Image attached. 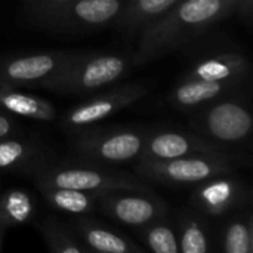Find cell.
<instances>
[{
    "mask_svg": "<svg viewBox=\"0 0 253 253\" xmlns=\"http://www.w3.org/2000/svg\"><path fill=\"white\" fill-rule=\"evenodd\" d=\"M231 15L234 9L225 0L181 1L139 31L141 37L132 55L133 65H147L170 53Z\"/></svg>",
    "mask_w": 253,
    "mask_h": 253,
    "instance_id": "cell-1",
    "label": "cell"
},
{
    "mask_svg": "<svg viewBox=\"0 0 253 253\" xmlns=\"http://www.w3.org/2000/svg\"><path fill=\"white\" fill-rule=\"evenodd\" d=\"M133 67L130 55L116 52L77 50L71 61L49 84L47 90L87 95L116 84Z\"/></svg>",
    "mask_w": 253,
    "mask_h": 253,
    "instance_id": "cell-2",
    "label": "cell"
},
{
    "mask_svg": "<svg viewBox=\"0 0 253 253\" xmlns=\"http://www.w3.org/2000/svg\"><path fill=\"white\" fill-rule=\"evenodd\" d=\"M193 132L230 151L251 138L253 117L249 101L239 92L227 93L194 110L190 120Z\"/></svg>",
    "mask_w": 253,
    "mask_h": 253,
    "instance_id": "cell-3",
    "label": "cell"
},
{
    "mask_svg": "<svg viewBox=\"0 0 253 253\" xmlns=\"http://www.w3.org/2000/svg\"><path fill=\"white\" fill-rule=\"evenodd\" d=\"M148 129L126 126H87L71 133V150L82 159L101 165L136 162L145 147Z\"/></svg>",
    "mask_w": 253,
    "mask_h": 253,
    "instance_id": "cell-4",
    "label": "cell"
},
{
    "mask_svg": "<svg viewBox=\"0 0 253 253\" xmlns=\"http://www.w3.org/2000/svg\"><path fill=\"white\" fill-rule=\"evenodd\" d=\"M34 184H47L102 194L114 190H148L145 179L110 168L108 165L93 163H50L33 178Z\"/></svg>",
    "mask_w": 253,
    "mask_h": 253,
    "instance_id": "cell-5",
    "label": "cell"
},
{
    "mask_svg": "<svg viewBox=\"0 0 253 253\" xmlns=\"http://www.w3.org/2000/svg\"><path fill=\"white\" fill-rule=\"evenodd\" d=\"M135 173L166 185H197L213 176L234 173V165L231 156L190 154L169 160H138Z\"/></svg>",
    "mask_w": 253,
    "mask_h": 253,
    "instance_id": "cell-6",
    "label": "cell"
},
{
    "mask_svg": "<svg viewBox=\"0 0 253 253\" xmlns=\"http://www.w3.org/2000/svg\"><path fill=\"white\" fill-rule=\"evenodd\" d=\"M77 50H42L0 58V82L24 89H47Z\"/></svg>",
    "mask_w": 253,
    "mask_h": 253,
    "instance_id": "cell-7",
    "label": "cell"
},
{
    "mask_svg": "<svg viewBox=\"0 0 253 253\" xmlns=\"http://www.w3.org/2000/svg\"><path fill=\"white\" fill-rule=\"evenodd\" d=\"M127 0H76L37 21L56 33H87L114 25Z\"/></svg>",
    "mask_w": 253,
    "mask_h": 253,
    "instance_id": "cell-8",
    "label": "cell"
},
{
    "mask_svg": "<svg viewBox=\"0 0 253 253\" xmlns=\"http://www.w3.org/2000/svg\"><path fill=\"white\" fill-rule=\"evenodd\" d=\"M96 211L119 224L136 230L169 216V205L151 188L114 190L98 194Z\"/></svg>",
    "mask_w": 253,
    "mask_h": 253,
    "instance_id": "cell-9",
    "label": "cell"
},
{
    "mask_svg": "<svg viewBox=\"0 0 253 253\" xmlns=\"http://www.w3.org/2000/svg\"><path fill=\"white\" fill-rule=\"evenodd\" d=\"M148 93V87L142 83L113 84L86 101L67 110L61 119V127L70 133L87 126H93L110 116L130 107Z\"/></svg>",
    "mask_w": 253,
    "mask_h": 253,
    "instance_id": "cell-10",
    "label": "cell"
},
{
    "mask_svg": "<svg viewBox=\"0 0 253 253\" xmlns=\"http://www.w3.org/2000/svg\"><path fill=\"white\" fill-rule=\"evenodd\" d=\"M190 154H221L231 156L230 151L211 142L196 132L173 129H156L147 135L145 147L138 160H169ZM136 160V162H138Z\"/></svg>",
    "mask_w": 253,
    "mask_h": 253,
    "instance_id": "cell-11",
    "label": "cell"
},
{
    "mask_svg": "<svg viewBox=\"0 0 253 253\" xmlns=\"http://www.w3.org/2000/svg\"><path fill=\"white\" fill-rule=\"evenodd\" d=\"M230 175H219L197 184L191 194V205L206 218H219L239 209L248 197L242 181Z\"/></svg>",
    "mask_w": 253,
    "mask_h": 253,
    "instance_id": "cell-12",
    "label": "cell"
},
{
    "mask_svg": "<svg viewBox=\"0 0 253 253\" xmlns=\"http://www.w3.org/2000/svg\"><path fill=\"white\" fill-rule=\"evenodd\" d=\"M251 73L248 56L240 50H218L200 55L181 74L184 80L227 82L243 84Z\"/></svg>",
    "mask_w": 253,
    "mask_h": 253,
    "instance_id": "cell-13",
    "label": "cell"
},
{
    "mask_svg": "<svg viewBox=\"0 0 253 253\" xmlns=\"http://www.w3.org/2000/svg\"><path fill=\"white\" fill-rule=\"evenodd\" d=\"M52 163L50 151L39 141L15 135L0 139V172L31 179Z\"/></svg>",
    "mask_w": 253,
    "mask_h": 253,
    "instance_id": "cell-14",
    "label": "cell"
},
{
    "mask_svg": "<svg viewBox=\"0 0 253 253\" xmlns=\"http://www.w3.org/2000/svg\"><path fill=\"white\" fill-rule=\"evenodd\" d=\"M73 231L82 243L92 252L101 253H144L145 249L130 237L120 234L87 215L73 218Z\"/></svg>",
    "mask_w": 253,
    "mask_h": 253,
    "instance_id": "cell-15",
    "label": "cell"
},
{
    "mask_svg": "<svg viewBox=\"0 0 253 253\" xmlns=\"http://www.w3.org/2000/svg\"><path fill=\"white\" fill-rule=\"evenodd\" d=\"M240 87L242 84L237 83L179 79L176 84L170 89L168 95V101L176 110L194 111L216 98L240 90Z\"/></svg>",
    "mask_w": 253,
    "mask_h": 253,
    "instance_id": "cell-16",
    "label": "cell"
},
{
    "mask_svg": "<svg viewBox=\"0 0 253 253\" xmlns=\"http://www.w3.org/2000/svg\"><path fill=\"white\" fill-rule=\"evenodd\" d=\"M0 107L15 117L44 123L53 122L58 116L56 107L46 98L3 82H0Z\"/></svg>",
    "mask_w": 253,
    "mask_h": 253,
    "instance_id": "cell-17",
    "label": "cell"
},
{
    "mask_svg": "<svg viewBox=\"0 0 253 253\" xmlns=\"http://www.w3.org/2000/svg\"><path fill=\"white\" fill-rule=\"evenodd\" d=\"M175 228L179 252L209 253L213 251L206 216L194 208H187L179 212L178 225Z\"/></svg>",
    "mask_w": 253,
    "mask_h": 253,
    "instance_id": "cell-18",
    "label": "cell"
},
{
    "mask_svg": "<svg viewBox=\"0 0 253 253\" xmlns=\"http://www.w3.org/2000/svg\"><path fill=\"white\" fill-rule=\"evenodd\" d=\"M44 202L59 212L79 216V215H90L96 211L98 194L86 193L80 190L47 185V184H36Z\"/></svg>",
    "mask_w": 253,
    "mask_h": 253,
    "instance_id": "cell-19",
    "label": "cell"
},
{
    "mask_svg": "<svg viewBox=\"0 0 253 253\" xmlns=\"http://www.w3.org/2000/svg\"><path fill=\"white\" fill-rule=\"evenodd\" d=\"M184 0H127L116 27L125 33H139Z\"/></svg>",
    "mask_w": 253,
    "mask_h": 253,
    "instance_id": "cell-20",
    "label": "cell"
},
{
    "mask_svg": "<svg viewBox=\"0 0 253 253\" xmlns=\"http://www.w3.org/2000/svg\"><path fill=\"white\" fill-rule=\"evenodd\" d=\"M36 199L24 188H9L0 194V225L16 228L33 221Z\"/></svg>",
    "mask_w": 253,
    "mask_h": 253,
    "instance_id": "cell-21",
    "label": "cell"
},
{
    "mask_svg": "<svg viewBox=\"0 0 253 253\" xmlns=\"http://www.w3.org/2000/svg\"><path fill=\"white\" fill-rule=\"evenodd\" d=\"M39 233L50 252L55 253H86L90 252L74 231L67 228L62 222L47 216L37 225Z\"/></svg>",
    "mask_w": 253,
    "mask_h": 253,
    "instance_id": "cell-22",
    "label": "cell"
},
{
    "mask_svg": "<svg viewBox=\"0 0 253 253\" xmlns=\"http://www.w3.org/2000/svg\"><path fill=\"white\" fill-rule=\"evenodd\" d=\"M221 242H222V251L225 253H252V213L248 211L231 216L222 228Z\"/></svg>",
    "mask_w": 253,
    "mask_h": 253,
    "instance_id": "cell-23",
    "label": "cell"
},
{
    "mask_svg": "<svg viewBox=\"0 0 253 253\" xmlns=\"http://www.w3.org/2000/svg\"><path fill=\"white\" fill-rule=\"evenodd\" d=\"M139 237L151 252L179 253L176 228L169 222L168 216L139 228Z\"/></svg>",
    "mask_w": 253,
    "mask_h": 253,
    "instance_id": "cell-24",
    "label": "cell"
},
{
    "mask_svg": "<svg viewBox=\"0 0 253 253\" xmlns=\"http://www.w3.org/2000/svg\"><path fill=\"white\" fill-rule=\"evenodd\" d=\"M73 1H76V0H22L25 13L28 15V18L33 22L40 21L47 13L62 7L65 4H70Z\"/></svg>",
    "mask_w": 253,
    "mask_h": 253,
    "instance_id": "cell-25",
    "label": "cell"
},
{
    "mask_svg": "<svg viewBox=\"0 0 253 253\" xmlns=\"http://www.w3.org/2000/svg\"><path fill=\"white\" fill-rule=\"evenodd\" d=\"M21 132H22V126L18 122V119L0 107V139L21 135Z\"/></svg>",
    "mask_w": 253,
    "mask_h": 253,
    "instance_id": "cell-26",
    "label": "cell"
},
{
    "mask_svg": "<svg viewBox=\"0 0 253 253\" xmlns=\"http://www.w3.org/2000/svg\"><path fill=\"white\" fill-rule=\"evenodd\" d=\"M230 6H233L234 13H239L248 24H251L253 12V0H225Z\"/></svg>",
    "mask_w": 253,
    "mask_h": 253,
    "instance_id": "cell-27",
    "label": "cell"
},
{
    "mask_svg": "<svg viewBox=\"0 0 253 253\" xmlns=\"http://www.w3.org/2000/svg\"><path fill=\"white\" fill-rule=\"evenodd\" d=\"M4 237H6V228L0 225V252H1L3 245H4Z\"/></svg>",
    "mask_w": 253,
    "mask_h": 253,
    "instance_id": "cell-28",
    "label": "cell"
}]
</instances>
